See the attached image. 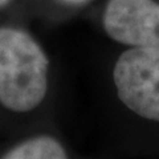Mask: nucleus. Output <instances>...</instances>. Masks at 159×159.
Segmentation results:
<instances>
[{
	"instance_id": "obj_5",
	"label": "nucleus",
	"mask_w": 159,
	"mask_h": 159,
	"mask_svg": "<svg viewBox=\"0 0 159 159\" xmlns=\"http://www.w3.org/2000/svg\"><path fill=\"white\" fill-rule=\"evenodd\" d=\"M13 2V0H0V8H4L7 7L8 4H11Z\"/></svg>"
},
{
	"instance_id": "obj_2",
	"label": "nucleus",
	"mask_w": 159,
	"mask_h": 159,
	"mask_svg": "<svg viewBox=\"0 0 159 159\" xmlns=\"http://www.w3.org/2000/svg\"><path fill=\"white\" fill-rule=\"evenodd\" d=\"M117 96L129 110L159 123V48H129L113 69Z\"/></svg>"
},
{
	"instance_id": "obj_3",
	"label": "nucleus",
	"mask_w": 159,
	"mask_h": 159,
	"mask_svg": "<svg viewBox=\"0 0 159 159\" xmlns=\"http://www.w3.org/2000/svg\"><path fill=\"white\" fill-rule=\"evenodd\" d=\"M102 25L109 37L130 48H159V2L107 0Z\"/></svg>"
},
{
	"instance_id": "obj_1",
	"label": "nucleus",
	"mask_w": 159,
	"mask_h": 159,
	"mask_svg": "<svg viewBox=\"0 0 159 159\" xmlns=\"http://www.w3.org/2000/svg\"><path fill=\"white\" fill-rule=\"evenodd\" d=\"M49 60L28 32L0 27V103L15 113H28L44 101Z\"/></svg>"
},
{
	"instance_id": "obj_4",
	"label": "nucleus",
	"mask_w": 159,
	"mask_h": 159,
	"mask_svg": "<svg viewBox=\"0 0 159 159\" xmlns=\"http://www.w3.org/2000/svg\"><path fill=\"white\" fill-rule=\"evenodd\" d=\"M64 3H68V4H80V3H85L88 0H61Z\"/></svg>"
}]
</instances>
